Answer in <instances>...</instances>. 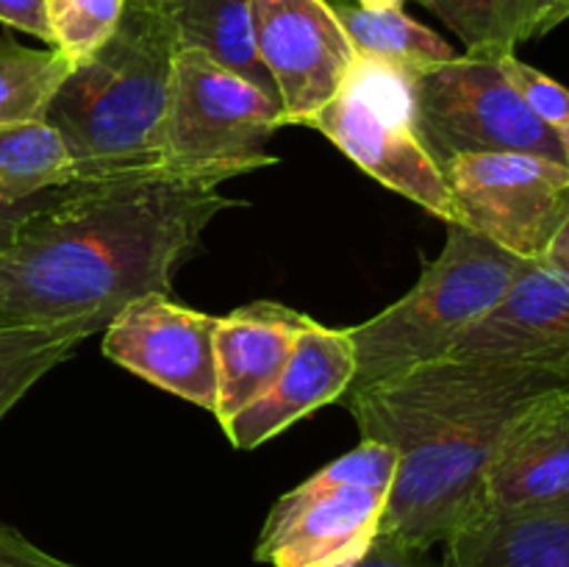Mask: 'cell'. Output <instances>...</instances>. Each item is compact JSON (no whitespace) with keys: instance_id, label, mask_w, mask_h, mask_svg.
<instances>
[{"instance_id":"obj_1","label":"cell","mask_w":569,"mask_h":567,"mask_svg":"<svg viewBox=\"0 0 569 567\" xmlns=\"http://www.w3.org/2000/svg\"><path fill=\"white\" fill-rule=\"evenodd\" d=\"M242 206L220 183L150 172L72 181L0 250V326H61L111 317L172 276L214 217Z\"/></svg>"},{"instance_id":"obj_2","label":"cell","mask_w":569,"mask_h":567,"mask_svg":"<svg viewBox=\"0 0 569 567\" xmlns=\"http://www.w3.org/2000/svg\"><path fill=\"white\" fill-rule=\"evenodd\" d=\"M553 384L520 367L445 356L342 398L361 439L398 454L381 531L431 550L483 509V476L500 428Z\"/></svg>"},{"instance_id":"obj_3","label":"cell","mask_w":569,"mask_h":567,"mask_svg":"<svg viewBox=\"0 0 569 567\" xmlns=\"http://www.w3.org/2000/svg\"><path fill=\"white\" fill-rule=\"evenodd\" d=\"M176 39L139 0H128L114 37L72 67L44 109L72 159L76 181L150 176L161 167Z\"/></svg>"},{"instance_id":"obj_4","label":"cell","mask_w":569,"mask_h":567,"mask_svg":"<svg viewBox=\"0 0 569 567\" xmlns=\"http://www.w3.org/2000/svg\"><path fill=\"white\" fill-rule=\"evenodd\" d=\"M445 248L420 281L389 309L348 328L356 376L342 398L400 376L411 367L445 359L478 320L500 304L526 261L506 253L470 228L445 222Z\"/></svg>"},{"instance_id":"obj_5","label":"cell","mask_w":569,"mask_h":567,"mask_svg":"<svg viewBox=\"0 0 569 567\" xmlns=\"http://www.w3.org/2000/svg\"><path fill=\"white\" fill-rule=\"evenodd\" d=\"M283 128V109L272 94L203 50H176L161 128V167L172 176L222 183L278 165L267 153Z\"/></svg>"},{"instance_id":"obj_6","label":"cell","mask_w":569,"mask_h":567,"mask_svg":"<svg viewBox=\"0 0 569 567\" xmlns=\"http://www.w3.org/2000/svg\"><path fill=\"white\" fill-rule=\"evenodd\" d=\"M395 470L398 454L389 445L361 439L276 500L256 543V561L350 567L381 531Z\"/></svg>"},{"instance_id":"obj_7","label":"cell","mask_w":569,"mask_h":567,"mask_svg":"<svg viewBox=\"0 0 569 567\" xmlns=\"http://www.w3.org/2000/svg\"><path fill=\"white\" fill-rule=\"evenodd\" d=\"M411 83L415 72L356 53L345 87L309 128H317L383 187L442 222H459L442 167L417 133Z\"/></svg>"},{"instance_id":"obj_8","label":"cell","mask_w":569,"mask_h":567,"mask_svg":"<svg viewBox=\"0 0 569 567\" xmlns=\"http://www.w3.org/2000/svg\"><path fill=\"white\" fill-rule=\"evenodd\" d=\"M415 126L439 167L465 153H533L565 161L559 133L531 115L492 56L461 53L415 72Z\"/></svg>"},{"instance_id":"obj_9","label":"cell","mask_w":569,"mask_h":567,"mask_svg":"<svg viewBox=\"0 0 569 567\" xmlns=\"http://www.w3.org/2000/svg\"><path fill=\"white\" fill-rule=\"evenodd\" d=\"M459 222L522 261L548 259L569 217L565 161L533 153H465L442 165Z\"/></svg>"},{"instance_id":"obj_10","label":"cell","mask_w":569,"mask_h":567,"mask_svg":"<svg viewBox=\"0 0 569 567\" xmlns=\"http://www.w3.org/2000/svg\"><path fill=\"white\" fill-rule=\"evenodd\" d=\"M253 42L283 126H311L348 81L356 48L328 0H253Z\"/></svg>"},{"instance_id":"obj_11","label":"cell","mask_w":569,"mask_h":567,"mask_svg":"<svg viewBox=\"0 0 569 567\" xmlns=\"http://www.w3.org/2000/svg\"><path fill=\"white\" fill-rule=\"evenodd\" d=\"M217 317L148 292L122 306L103 328V354L153 387L214 415Z\"/></svg>"},{"instance_id":"obj_12","label":"cell","mask_w":569,"mask_h":567,"mask_svg":"<svg viewBox=\"0 0 569 567\" xmlns=\"http://www.w3.org/2000/svg\"><path fill=\"white\" fill-rule=\"evenodd\" d=\"M453 354L520 367L569 389V272L548 259L526 261L509 292Z\"/></svg>"},{"instance_id":"obj_13","label":"cell","mask_w":569,"mask_h":567,"mask_svg":"<svg viewBox=\"0 0 569 567\" xmlns=\"http://www.w3.org/2000/svg\"><path fill=\"white\" fill-rule=\"evenodd\" d=\"M569 498V389L522 400L495 439L483 509H526Z\"/></svg>"},{"instance_id":"obj_14","label":"cell","mask_w":569,"mask_h":567,"mask_svg":"<svg viewBox=\"0 0 569 567\" xmlns=\"http://www.w3.org/2000/svg\"><path fill=\"white\" fill-rule=\"evenodd\" d=\"M353 376L356 350L348 328H326L311 320L295 339L292 356L276 384L222 431L237 450L259 448L311 411L339 404Z\"/></svg>"},{"instance_id":"obj_15","label":"cell","mask_w":569,"mask_h":567,"mask_svg":"<svg viewBox=\"0 0 569 567\" xmlns=\"http://www.w3.org/2000/svg\"><path fill=\"white\" fill-rule=\"evenodd\" d=\"M309 322V315L276 300H256L217 317L214 417L222 428L276 384L292 356L295 339Z\"/></svg>"},{"instance_id":"obj_16","label":"cell","mask_w":569,"mask_h":567,"mask_svg":"<svg viewBox=\"0 0 569 567\" xmlns=\"http://www.w3.org/2000/svg\"><path fill=\"white\" fill-rule=\"evenodd\" d=\"M442 548V567H569V498L481 509Z\"/></svg>"},{"instance_id":"obj_17","label":"cell","mask_w":569,"mask_h":567,"mask_svg":"<svg viewBox=\"0 0 569 567\" xmlns=\"http://www.w3.org/2000/svg\"><path fill=\"white\" fill-rule=\"evenodd\" d=\"M167 26L176 48L203 50L278 100L276 83L253 42V0H139ZM281 103V100H278Z\"/></svg>"},{"instance_id":"obj_18","label":"cell","mask_w":569,"mask_h":567,"mask_svg":"<svg viewBox=\"0 0 569 567\" xmlns=\"http://www.w3.org/2000/svg\"><path fill=\"white\" fill-rule=\"evenodd\" d=\"M328 6L339 17L359 56H370L409 72L433 70L459 56L439 33L411 20L403 9L370 11L356 0H328Z\"/></svg>"},{"instance_id":"obj_19","label":"cell","mask_w":569,"mask_h":567,"mask_svg":"<svg viewBox=\"0 0 569 567\" xmlns=\"http://www.w3.org/2000/svg\"><path fill=\"white\" fill-rule=\"evenodd\" d=\"M456 37L465 53L500 59L517 44L545 37L548 0H420Z\"/></svg>"},{"instance_id":"obj_20","label":"cell","mask_w":569,"mask_h":567,"mask_svg":"<svg viewBox=\"0 0 569 567\" xmlns=\"http://www.w3.org/2000/svg\"><path fill=\"white\" fill-rule=\"evenodd\" d=\"M94 331H103V326L89 320L44 328L0 326V420Z\"/></svg>"},{"instance_id":"obj_21","label":"cell","mask_w":569,"mask_h":567,"mask_svg":"<svg viewBox=\"0 0 569 567\" xmlns=\"http://www.w3.org/2000/svg\"><path fill=\"white\" fill-rule=\"evenodd\" d=\"M76 181L64 139L44 120L0 126V203Z\"/></svg>"},{"instance_id":"obj_22","label":"cell","mask_w":569,"mask_h":567,"mask_svg":"<svg viewBox=\"0 0 569 567\" xmlns=\"http://www.w3.org/2000/svg\"><path fill=\"white\" fill-rule=\"evenodd\" d=\"M72 70L56 48L39 50L0 37V126L44 120L50 98Z\"/></svg>"},{"instance_id":"obj_23","label":"cell","mask_w":569,"mask_h":567,"mask_svg":"<svg viewBox=\"0 0 569 567\" xmlns=\"http://www.w3.org/2000/svg\"><path fill=\"white\" fill-rule=\"evenodd\" d=\"M128 0H48L53 44L72 67L98 53L120 28Z\"/></svg>"},{"instance_id":"obj_24","label":"cell","mask_w":569,"mask_h":567,"mask_svg":"<svg viewBox=\"0 0 569 567\" xmlns=\"http://www.w3.org/2000/svg\"><path fill=\"white\" fill-rule=\"evenodd\" d=\"M498 61L506 81L515 87V92L520 94V100L531 109L533 117H539V120L548 128H553L556 133L569 128V89L565 83L545 76L537 67L526 64V61L517 59L515 53L500 56Z\"/></svg>"},{"instance_id":"obj_25","label":"cell","mask_w":569,"mask_h":567,"mask_svg":"<svg viewBox=\"0 0 569 567\" xmlns=\"http://www.w3.org/2000/svg\"><path fill=\"white\" fill-rule=\"evenodd\" d=\"M350 567H442L428 556V550L406 545L400 539L378 534L370 548L359 556Z\"/></svg>"},{"instance_id":"obj_26","label":"cell","mask_w":569,"mask_h":567,"mask_svg":"<svg viewBox=\"0 0 569 567\" xmlns=\"http://www.w3.org/2000/svg\"><path fill=\"white\" fill-rule=\"evenodd\" d=\"M0 567H78L70 561L50 556L31 539L22 537L17 528L0 523Z\"/></svg>"},{"instance_id":"obj_27","label":"cell","mask_w":569,"mask_h":567,"mask_svg":"<svg viewBox=\"0 0 569 567\" xmlns=\"http://www.w3.org/2000/svg\"><path fill=\"white\" fill-rule=\"evenodd\" d=\"M67 192V183L64 187H56V189H44V192L33 195V198L26 200H17V203H0V250L9 248L14 242L17 231L31 220L33 215L44 211L48 206L59 203Z\"/></svg>"},{"instance_id":"obj_28","label":"cell","mask_w":569,"mask_h":567,"mask_svg":"<svg viewBox=\"0 0 569 567\" xmlns=\"http://www.w3.org/2000/svg\"><path fill=\"white\" fill-rule=\"evenodd\" d=\"M0 22L53 44L48 20V0H0Z\"/></svg>"},{"instance_id":"obj_29","label":"cell","mask_w":569,"mask_h":567,"mask_svg":"<svg viewBox=\"0 0 569 567\" xmlns=\"http://www.w3.org/2000/svg\"><path fill=\"white\" fill-rule=\"evenodd\" d=\"M548 261H553V265H559L561 270L569 272V217L565 226H561L559 237H556L553 245H550Z\"/></svg>"},{"instance_id":"obj_30","label":"cell","mask_w":569,"mask_h":567,"mask_svg":"<svg viewBox=\"0 0 569 567\" xmlns=\"http://www.w3.org/2000/svg\"><path fill=\"white\" fill-rule=\"evenodd\" d=\"M569 20V0H548V11H545L542 33H550L559 28L561 22Z\"/></svg>"},{"instance_id":"obj_31","label":"cell","mask_w":569,"mask_h":567,"mask_svg":"<svg viewBox=\"0 0 569 567\" xmlns=\"http://www.w3.org/2000/svg\"><path fill=\"white\" fill-rule=\"evenodd\" d=\"M359 6L370 11H389V9H403L406 0H356Z\"/></svg>"},{"instance_id":"obj_32","label":"cell","mask_w":569,"mask_h":567,"mask_svg":"<svg viewBox=\"0 0 569 567\" xmlns=\"http://www.w3.org/2000/svg\"><path fill=\"white\" fill-rule=\"evenodd\" d=\"M559 142H561V150H565V165H567V172H569V128L559 133Z\"/></svg>"}]
</instances>
